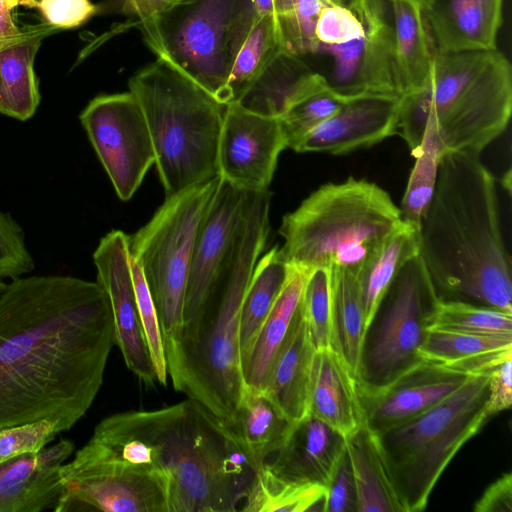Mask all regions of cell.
<instances>
[{
  "label": "cell",
  "mask_w": 512,
  "mask_h": 512,
  "mask_svg": "<svg viewBox=\"0 0 512 512\" xmlns=\"http://www.w3.org/2000/svg\"><path fill=\"white\" fill-rule=\"evenodd\" d=\"M115 344L106 293L73 276H23L0 295V428L89 410Z\"/></svg>",
  "instance_id": "1"
},
{
  "label": "cell",
  "mask_w": 512,
  "mask_h": 512,
  "mask_svg": "<svg viewBox=\"0 0 512 512\" xmlns=\"http://www.w3.org/2000/svg\"><path fill=\"white\" fill-rule=\"evenodd\" d=\"M419 238V256L440 300L512 312L511 259L496 180L478 154L441 153Z\"/></svg>",
  "instance_id": "2"
},
{
  "label": "cell",
  "mask_w": 512,
  "mask_h": 512,
  "mask_svg": "<svg viewBox=\"0 0 512 512\" xmlns=\"http://www.w3.org/2000/svg\"><path fill=\"white\" fill-rule=\"evenodd\" d=\"M141 441L142 463L170 480V512L241 510L256 475L230 428L198 402L117 413Z\"/></svg>",
  "instance_id": "3"
},
{
  "label": "cell",
  "mask_w": 512,
  "mask_h": 512,
  "mask_svg": "<svg viewBox=\"0 0 512 512\" xmlns=\"http://www.w3.org/2000/svg\"><path fill=\"white\" fill-rule=\"evenodd\" d=\"M271 196L269 189L250 192L235 262L196 316L183 324L176 358L167 368L176 391L226 425L234 420L246 390L239 345L240 314L268 239Z\"/></svg>",
  "instance_id": "4"
},
{
  "label": "cell",
  "mask_w": 512,
  "mask_h": 512,
  "mask_svg": "<svg viewBox=\"0 0 512 512\" xmlns=\"http://www.w3.org/2000/svg\"><path fill=\"white\" fill-rule=\"evenodd\" d=\"M512 70L496 48L434 52L425 85L401 97L397 134L410 150L434 118L443 150L480 153L508 126Z\"/></svg>",
  "instance_id": "5"
},
{
  "label": "cell",
  "mask_w": 512,
  "mask_h": 512,
  "mask_svg": "<svg viewBox=\"0 0 512 512\" xmlns=\"http://www.w3.org/2000/svg\"><path fill=\"white\" fill-rule=\"evenodd\" d=\"M403 224L399 207L377 184L349 177L327 183L283 216V260L307 271L359 272L383 240Z\"/></svg>",
  "instance_id": "6"
},
{
  "label": "cell",
  "mask_w": 512,
  "mask_h": 512,
  "mask_svg": "<svg viewBox=\"0 0 512 512\" xmlns=\"http://www.w3.org/2000/svg\"><path fill=\"white\" fill-rule=\"evenodd\" d=\"M128 85L144 112L166 198L216 178L227 104L158 58Z\"/></svg>",
  "instance_id": "7"
},
{
  "label": "cell",
  "mask_w": 512,
  "mask_h": 512,
  "mask_svg": "<svg viewBox=\"0 0 512 512\" xmlns=\"http://www.w3.org/2000/svg\"><path fill=\"white\" fill-rule=\"evenodd\" d=\"M488 380L489 373L471 375L430 409L374 433L402 512L426 508L445 468L491 417Z\"/></svg>",
  "instance_id": "8"
},
{
  "label": "cell",
  "mask_w": 512,
  "mask_h": 512,
  "mask_svg": "<svg viewBox=\"0 0 512 512\" xmlns=\"http://www.w3.org/2000/svg\"><path fill=\"white\" fill-rule=\"evenodd\" d=\"M258 16L254 0H183L137 24L158 59L228 104L233 63Z\"/></svg>",
  "instance_id": "9"
},
{
  "label": "cell",
  "mask_w": 512,
  "mask_h": 512,
  "mask_svg": "<svg viewBox=\"0 0 512 512\" xmlns=\"http://www.w3.org/2000/svg\"><path fill=\"white\" fill-rule=\"evenodd\" d=\"M218 183L219 176L165 198L150 221L128 236L130 257L141 266L156 308L167 368L181 339L197 231Z\"/></svg>",
  "instance_id": "10"
},
{
  "label": "cell",
  "mask_w": 512,
  "mask_h": 512,
  "mask_svg": "<svg viewBox=\"0 0 512 512\" xmlns=\"http://www.w3.org/2000/svg\"><path fill=\"white\" fill-rule=\"evenodd\" d=\"M439 301L421 257L411 258L393 278L364 330L358 387L382 388L421 361L419 349Z\"/></svg>",
  "instance_id": "11"
},
{
  "label": "cell",
  "mask_w": 512,
  "mask_h": 512,
  "mask_svg": "<svg viewBox=\"0 0 512 512\" xmlns=\"http://www.w3.org/2000/svg\"><path fill=\"white\" fill-rule=\"evenodd\" d=\"M79 119L117 196L128 201L155 163L140 103L130 91L99 95L87 104Z\"/></svg>",
  "instance_id": "12"
},
{
  "label": "cell",
  "mask_w": 512,
  "mask_h": 512,
  "mask_svg": "<svg viewBox=\"0 0 512 512\" xmlns=\"http://www.w3.org/2000/svg\"><path fill=\"white\" fill-rule=\"evenodd\" d=\"M357 11L363 30L346 43L318 45L328 68L321 74L343 97L385 94L402 97L394 54L390 0H347Z\"/></svg>",
  "instance_id": "13"
},
{
  "label": "cell",
  "mask_w": 512,
  "mask_h": 512,
  "mask_svg": "<svg viewBox=\"0 0 512 512\" xmlns=\"http://www.w3.org/2000/svg\"><path fill=\"white\" fill-rule=\"evenodd\" d=\"M64 490L55 512H170V480L161 472L112 462L61 466Z\"/></svg>",
  "instance_id": "14"
},
{
  "label": "cell",
  "mask_w": 512,
  "mask_h": 512,
  "mask_svg": "<svg viewBox=\"0 0 512 512\" xmlns=\"http://www.w3.org/2000/svg\"><path fill=\"white\" fill-rule=\"evenodd\" d=\"M250 191L219 177L200 222L190 264L184 323L193 319L230 272L240 245Z\"/></svg>",
  "instance_id": "15"
},
{
  "label": "cell",
  "mask_w": 512,
  "mask_h": 512,
  "mask_svg": "<svg viewBox=\"0 0 512 512\" xmlns=\"http://www.w3.org/2000/svg\"><path fill=\"white\" fill-rule=\"evenodd\" d=\"M285 148L279 118L252 113L236 102L226 105L217 155L220 178L245 191L267 190Z\"/></svg>",
  "instance_id": "16"
},
{
  "label": "cell",
  "mask_w": 512,
  "mask_h": 512,
  "mask_svg": "<svg viewBox=\"0 0 512 512\" xmlns=\"http://www.w3.org/2000/svg\"><path fill=\"white\" fill-rule=\"evenodd\" d=\"M97 283L107 295L114 322L115 344L127 368L146 387L158 383L140 321L130 267L128 235L112 230L93 253Z\"/></svg>",
  "instance_id": "17"
},
{
  "label": "cell",
  "mask_w": 512,
  "mask_h": 512,
  "mask_svg": "<svg viewBox=\"0 0 512 512\" xmlns=\"http://www.w3.org/2000/svg\"><path fill=\"white\" fill-rule=\"evenodd\" d=\"M470 376L421 360L382 388L358 387L364 421L375 434L396 426L444 400Z\"/></svg>",
  "instance_id": "18"
},
{
  "label": "cell",
  "mask_w": 512,
  "mask_h": 512,
  "mask_svg": "<svg viewBox=\"0 0 512 512\" xmlns=\"http://www.w3.org/2000/svg\"><path fill=\"white\" fill-rule=\"evenodd\" d=\"M401 97L385 94L354 96L307 133L296 152L332 155L371 147L396 134Z\"/></svg>",
  "instance_id": "19"
},
{
  "label": "cell",
  "mask_w": 512,
  "mask_h": 512,
  "mask_svg": "<svg viewBox=\"0 0 512 512\" xmlns=\"http://www.w3.org/2000/svg\"><path fill=\"white\" fill-rule=\"evenodd\" d=\"M73 451V442L62 439L0 462V512L54 511L64 490L60 469Z\"/></svg>",
  "instance_id": "20"
},
{
  "label": "cell",
  "mask_w": 512,
  "mask_h": 512,
  "mask_svg": "<svg viewBox=\"0 0 512 512\" xmlns=\"http://www.w3.org/2000/svg\"><path fill=\"white\" fill-rule=\"evenodd\" d=\"M503 0H424L422 11L436 51L496 48Z\"/></svg>",
  "instance_id": "21"
},
{
  "label": "cell",
  "mask_w": 512,
  "mask_h": 512,
  "mask_svg": "<svg viewBox=\"0 0 512 512\" xmlns=\"http://www.w3.org/2000/svg\"><path fill=\"white\" fill-rule=\"evenodd\" d=\"M344 449L345 437L309 414L291 425L281 446L264 465L283 479L325 487Z\"/></svg>",
  "instance_id": "22"
},
{
  "label": "cell",
  "mask_w": 512,
  "mask_h": 512,
  "mask_svg": "<svg viewBox=\"0 0 512 512\" xmlns=\"http://www.w3.org/2000/svg\"><path fill=\"white\" fill-rule=\"evenodd\" d=\"M315 352L299 302L262 392L291 424L309 415V386Z\"/></svg>",
  "instance_id": "23"
},
{
  "label": "cell",
  "mask_w": 512,
  "mask_h": 512,
  "mask_svg": "<svg viewBox=\"0 0 512 512\" xmlns=\"http://www.w3.org/2000/svg\"><path fill=\"white\" fill-rule=\"evenodd\" d=\"M57 31L37 24L0 39V114L19 121L34 116L41 100L34 60L42 40Z\"/></svg>",
  "instance_id": "24"
},
{
  "label": "cell",
  "mask_w": 512,
  "mask_h": 512,
  "mask_svg": "<svg viewBox=\"0 0 512 512\" xmlns=\"http://www.w3.org/2000/svg\"><path fill=\"white\" fill-rule=\"evenodd\" d=\"M309 414L344 437L364 420L358 382L348 365L331 348L316 350L309 386Z\"/></svg>",
  "instance_id": "25"
},
{
  "label": "cell",
  "mask_w": 512,
  "mask_h": 512,
  "mask_svg": "<svg viewBox=\"0 0 512 512\" xmlns=\"http://www.w3.org/2000/svg\"><path fill=\"white\" fill-rule=\"evenodd\" d=\"M421 360L470 375L490 373L512 358V338L429 329Z\"/></svg>",
  "instance_id": "26"
},
{
  "label": "cell",
  "mask_w": 512,
  "mask_h": 512,
  "mask_svg": "<svg viewBox=\"0 0 512 512\" xmlns=\"http://www.w3.org/2000/svg\"><path fill=\"white\" fill-rule=\"evenodd\" d=\"M307 273L305 269L290 265L287 281L242 361L247 390L263 392L271 366L299 305Z\"/></svg>",
  "instance_id": "27"
},
{
  "label": "cell",
  "mask_w": 512,
  "mask_h": 512,
  "mask_svg": "<svg viewBox=\"0 0 512 512\" xmlns=\"http://www.w3.org/2000/svg\"><path fill=\"white\" fill-rule=\"evenodd\" d=\"M394 54L402 96L421 89L429 76L435 48L416 0H390Z\"/></svg>",
  "instance_id": "28"
},
{
  "label": "cell",
  "mask_w": 512,
  "mask_h": 512,
  "mask_svg": "<svg viewBox=\"0 0 512 512\" xmlns=\"http://www.w3.org/2000/svg\"><path fill=\"white\" fill-rule=\"evenodd\" d=\"M313 72L300 56L281 49L235 102L252 113L279 118L305 90Z\"/></svg>",
  "instance_id": "29"
},
{
  "label": "cell",
  "mask_w": 512,
  "mask_h": 512,
  "mask_svg": "<svg viewBox=\"0 0 512 512\" xmlns=\"http://www.w3.org/2000/svg\"><path fill=\"white\" fill-rule=\"evenodd\" d=\"M357 489V512H402L375 434L365 421L345 437Z\"/></svg>",
  "instance_id": "30"
},
{
  "label": "cell",
  "mask_w": 512,
  "mask_h": 512,
  "mask_svg": "<svg viewBox=\"0 0 512 512\" xmlns=\"http://www.w3.org/2000/svg\"><path fill=\"white\" fill-rule=\"evenodd\" d=\"M330 278V347L348 365L357 378L364 311L358 273L343 267H331Z\"/></svg>",
  "instance_id": "31"
},
{
  "label": "cell",
  "mask_w": 512,
  "mask_h": 512,
  "mask_svg": "<svg viewBox=\"0 0 512 512\" xmlns=\"http://www.w3.org/2000/svg\"><path fill=\"white\" fill-rule=\"evenodd\" d=\"M291 425L262 392L246 389L227 426L258 471L281 446Z\"/></svg>",
  "instance_id": "32"
},
{
  "label": "cell",
  "mask_w": 512,
  "mask_h": 512,
  "mask_svg": "<svg viewBox=\"0 0 512 512\" xmlns=\"http://www.w3.org/2000/svg\"><path fill=\"white\" fill-rule=\"evenodd\" d=\"M419 229L407 223L390 233L358 272L365 328L401 267L419 255ZM365 330V329H364Z\"/></svg>",
  "instance_id": "33"
},
{
  "label": "cell",
  "mask_w": 512,
  "mask_h": 512,
  "mask_svg": "<svg viewBox=\"0 0 512 512\" xmlns=\"http://www.w3.org/2000/svg\"><path fill=\"white\" fill-rule=\"evenodd\" d=\"M289 273L290 265L283 260L277 246L258 259L241 307V364L283 289Z\"/></svg>",
  "instance_id": "34"
},
{
  "label": "cell",
  "mask_w": 512,
  "mask_h": 512,
  "mask_svg": "<svg viewBox=\"0 0 512 512\" xmlns=\"http://www.w3.org/2000/svg\"><path fill=\"white\" fill-rule=\"evenodd\" d=\"M325 510V487L283 479L262 466L241 511L245 512H316Z\"/></svg>",
  "instance_id": "35"
},
{
  "label": "cell",
  "mask_w": 512,
  "mask_h": 512,
  "mask_svg": "<svg viewBox=\"0 0 512 512\" xmlns=\"http://www.w3.org/2000/svg\"><path fill=\"white\" fill-rule=\"evenodd\" d=\"M443 151L434 118L429 115L422 143L413 155L415 164L399 207L401 220L415 228L419 229L432 199Z\"/></svg>",
  "instance_id": "36"
},
{
  "label": "cell",
  "mask_w": 512,
  "mask_h": 512,
  "mask_svg": "<svg viewBox=\"0 0 512 512\" xmlns=\"http://www.w3.org/2000/svg\"><path fill=\"white\" fill-rule=\"evenodd\" d=\"M281 49V36L274 15H259L233 63L227 83L228 103L238 100Z\"/></svg>",
  "instance_id": "37"
},
{
  "label": "cell",
  "mask_w": 512,
  "mask_h": 512,
  "mask_svg": "<svg viewBox=\"0 0 512 512\" xmlns=\"http://www.w3.org/2000/svg\"><path fill=\"white\" fill-rule=\"evenodd\" d=\"M349 99L332 90L314 71L303 93L279 117L287 148L295 150L301 139L331 117Z\"/></svg>",
  "instance_id": "38"
},
{
  "label": "cell",
  "mask_w": 512,
  "mask_h": 512,
  "mask_svg": "<svg viewBox=\"0 0 512 512\" xmlns=\"http://www.w3.org/2000/svg\"><path fill=\"white\" fill-rule=\"evenodd\" d=\"M430 329L512 338V312L459 300H440Z\"/></svg>",
  "instance_id": "39"
},
{
  "label": "cell",
  "mask_w": 512,
  "mask_h": 512,
  "mask_svg": "<svg viewBox=\"0 0 512 512\" xmlns=\"http://www.w3.org/2000/svg\"><path fill=\"white\" fill-rule=\"evenodd\" d=\"M283 49L298 56L317 49L315 25L322 0H272Z\"/></svg>",
  "instance_id": "40"
},
{
  "label": "cell",
  "mask_w": 512,
  "mask_h": 512,
  "mask_svg": "<svg viewBox=\"0 0 512 512\" xmlns=\"http://www.w3.org/2000/svg\"><path fill=\"white\" fill-rule=\"evenodd\" d=\"M300 306L315 349L330 347V278L327 268H315L308 271Z\"/></svg>",
  "instance_id": "41"
},
{
  "label": "cell",
  "mask_w": 512,
  "mask_h": 512,
  "mask_svg": "<svg viewBox=\"0 0 512 512\" xmlns=\"http://www.w3.org/2000/svg\"><path fill=\"white\" fill-rule=\"evenodd\" d=\"M137 309L142 324L145 340L150 352L157 381L161 385L167 383V365L163 346L162 333L156 308L144 278L141 266L130 257Z\"/></svg>",
  "instance_id": "42"
},
{
  "label": "cell",
  "mask_w": 512,
  "mask_h": 512,
  "mask_svg": "<svg viewBox=\"0 0 512 512\" xmlns=\"http://www.w3.org/2000/svg\"><path fill=\"white\" fill-rule=\"evenodd\" d=\"M60 432L59 422L48 418L0 428V462L39 452Z\"/></svg>",
  "instance_id": "43"
},
{
  "label": "cell",
  "mask_w": 512,
  "mask_h": 512,
  "mask_svg": "<svg viewBox=\"0 0 512 512\" xmlns=\"http://www.w3.org/2000/svg\"><path fill=\"white\" fill-rule=\"evenodd\" d=\"M34 267L23 228L9 213L0 210V279L23 277Z\"/></svg>",
  "instance_id": "44"
},
{
  "label": "cell",
  "mask_w": 512,
  "mask_h": 512,
  "mask_svg": "<svg viewBox=\"0 0 512 512\" xmlns=\"http://www.w3.org/2000/svg\"><path fill=\"white\" fill-rule=\"evenodd\" d=\"M363 25L351 4H324L316 25L315 38L318 45H338L357 38Z\"/></svg>",
  "instance_id": "45"
},
{
  "label": "cell",
  "mask_w": 512,
  "mask_h": 512,
  "mask_svg": "<svg viewBox=\"0 0 512 512\" xmlns=\"http://www.w3.org/2000/svg\"><path fill=\"white\" fill-rule=\"evenodd\" d=\"M357 508L356 483L345 447L325 486L324 512H357Z\"/></svg>",
  "instance_id": "46"
},
{
  "label": "cell",
  "mask_w": 512,
  "mask_h": 512,
  "mask_svg": "<svg viewBox=\"0 0 512 512\" xmlns=\"http://www.w3.org/2000/svg\"><path fill=\"white\" fill-rule=\"evenodd\" d=\"M35 6L45 23L58 30L79 27L98 10L90 0H37Z\"/></svg>",
  "instance_id": "47"
},
{
  "label": "cell",
  "mask_w": 512,
  "mask_h": 512,
  "mask_svg": "<svg viewBox=\"0 0 512 512\" xmlns=\"http://www.w3.org/2000/svg\"><path fill=\"white\" fill-rule=\"evenodd\" d=\"M507 359L489 373L487 409L491 416L507 410L512 404V364Z\"/></svg>",
  "instance_id": "48"
},
{
  "label": "cell",
  "mask_w": 512,
  "mask_h": 512,
  "mask_svg": "<svg viewBox=\"0 0 512 512\" xmlns=\"http://www.w3.org/2000/svg\"><path fill=\"white\" fill-rule=\"evenodd\" d=\"M475 512H511L512 510V474L503 473L483 492L475 502Z\"/></svg>",
  "instance_id": "49"
},
{
  "label": "cell",
  "mask_w": 512,
  "mask_h": 512,
  "mask_svg": "<svg viewBox=\"0 0 512 512\" xmlns=\"http://www.w3.org/2000/svg\"><path fill=\"white\" fill-rule=\"evenodd\" d=\"M180 1L183 0H121V11L142 21Z\"/></svg>",
  "instance_id": "50"
},
{
  "label": "cell",
  "mask_w": 512,
  "mask_h": 512,
  "mask_svg": "<svg viewBox=\"0 0 512 512\" xmlns=\"http://www.w3.org/2000/svg\"><path fill=\"white\" fill-rule=\"evenodd\" d=\"M13 8L15 7L10 0H0V39L13 35L20 29L13 20Z\"/></svg>",
  "instance_id": "51"
},
{
  "label": "cell",
  "mask_w": 512,
  "mask_h": 512,
  "mask_svg": "<svg viewBox=\"0 0 512 512\" xmlns=\"http://www.w3.org/2000/svg\"><path fill=\"white\" fill-rule=\"evenodd\" d=\"M259 15H274V7L272 0H254ZM275 17V16H274Z\"/></svg>",
  "instance_id": "52"
},
{
  "label": "cell",
  "mask_w": 512,
  "mask_h": 512,
  "mask_svg": "<svg viewBox=\"0 0 512 512\" xmlns=\"http://www.w3.org/2000/svg\"><path fill=\"white\" fill-rule=\"evenodd\" d=\"M326 4L343 5L347 0H322Z\"/></svg>",
  "instance_id": "53"
},
{
  "label": "cell",
  "mask_w": 512,
  "mask_h": 512,
  "mask_svg": "<svg viewBox=\"0 0 512 512\" xmlns=\"http://www.w3.org/2000/svg\"><path fill=\"white\" fill-rule=\"evenodd\" d=\"M6 286H7V283H6V282H4V280H3V279H0V295L3 293V291H4V290H5V288H6Z\"/></svg>",
  "instance_id": "54"
},
{
  "label": "cell",
  "mask_w": 512,
  "mask_h": 512,
  "mask_svg": "<svg viewBox=\"0 0 512 512\" xmlns=\"http://www.w3.org/2000/svg\"><path fill=\"white\" fill-rule=\"evenodd\" d=\"M10 2L12 3V5L15 7L17 5V2L18 0H10Z\"/></svg>",
  "instance_id": "55"
},
{
  "label": "cell",
  "mask_w": 512,
  "mask_h": 512,
  "mask_svg": "<svg viewBox=\"0 0 512 512\" xmlns=\"http://www.w3.org/2000/svg\"><path fill=\"white\" fill-rule=\"evenodd\" d=\"M416 1H419V2H421V3H422L424 0H416Z\"/></svg>",
  "instance_id": "56"
}]
</instances>
